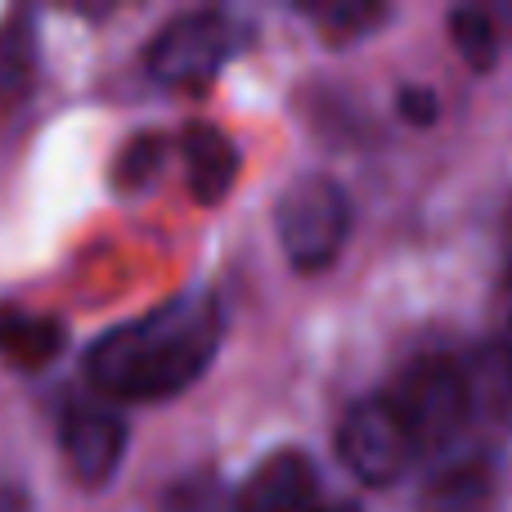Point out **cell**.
Segmentation results:
<instances>
[{"label": "cell", "mask_w": 512, "mask_h": 512, "mask_svg": "<svg viewBox=\"0 0 512 512\" xmlns=\"http://www.w3.org/2000/svg\"><path fill=\"white\" fill-rule=\"evenodd\" d=\"M274 230L297 270H328L351 234V198L328 176L292 180L288 194L279 198Z\"/></svg>", "instance_id": "3"}, {"label": "cell", "mask_w": 512, "mask_h": 512, "mask_svg": "<svg viewBox=\"0 0 512 512\" xmlns=\"http://www.w3.org/2000/svg\"><path fill=\"white\" fill-rule=\"evenodd\" d=\"M225 337L221 301L212 292H180L158 310L104 333L86 355V373L104 396L171 400L194 387Z\"/></svg>", "instance_id": "1"}, {"label": "cell", "mask_w": 512, "mask_h": 512, "mask_svg": "<svg viewBox=\"0 0 512 512\" xmlns=\"http://www.w3.org/2000/svg\"><path fill=\"white\" fill-rule=\"evenodd\" d=\"M243 27L221 9H198V14H180L167 23L149 45V72L162 86H207L225 63L239 54Z\"/></svg>", "instance_id": "4"}, {"label": "cell", "mask_w": 512, "mask_h": 512, "mask_svg": "<svg viewBox=\"0 0 512 512\" xmlns=\"http://www.w3.org/2000/svg\"><path fill=\"white\" fill-rule=\"evenodd\" d=\"M180 153H185L189 194L203 207H216L234 189V176H239V149H234V140L225 131H216V126L194 122L180 135Z\"/></svg>", "instance_id": "8"}, {"label": "cell", "mask_w": 512, "mask_h": 512, "mask_svg": "<svg viewBox=\"0 0 512 512\" xmlns=\"http://www.w3.org/2000/svg\"><path fill=\"white\" fill-rule=\"evenodd\" d=\"M337 454L342 463L369 486H391L409 459L418 454L414 436L405 432L400 414L391 409L387 396H369L360 405L346 409L342 427H337Z\"/></svg>", "instance_id": "5"}, {"label": "cell", "mask_w": 512, "mask_h": 512, "mask_svg": "<svg viewBox=\"0 0 512 512\" xmlns=\"http://www.w3.org/2000/svg\"><path fill=\"white\" fill-rule=\"evenodd\" d=\"M382 396L391 400V409L400 414V423L414 436L418 450H441L445 441H454L463 432V423L472 414L468 369L445 360V355H423L409 369H400V378Z\"/></svg>", "instance_id": "2"}, {"label": "cell", "mask_w": 512, "mask_h": 512, "mask_svg": "<svg viewBox=\"0 0 512 512\" xmlns=\"http://www.w3.org/2000/svg\"><path fill=\"white\" fill-rule=\"evenodd\" d=\"M490 504H495V472L481 459L445 468L423 495V512H490Z\"/></svg>", "instance_id": "10"}, {"label": "cell", "mask_w": 512, "mask_h": 512, "mask_svg": "<svg viewBox=\"0 0 512 512\" xmlns=\"http://www.w3.org/2000/svg\"><path fill=\"white\" fill-rule=\"evenodd\" d=\"M315 508H319V472L297 450L270 454L239 490V512H315Z\"/></svg>", "instance_id": "7"}, {"label": "cell", "mask_w": 512, "mask_h": 512, "mask_svg": "<svg viewBox=\"0 0 512 512\" xmlns=\"http://www.w3.org/2000/svg\"><path fill=\"white\" fill-rule=\"evenodd\" d=\"M400 113L409 117V122H418V126H427L436 117V95L432 90H423V86H414V90H400Z\"/></svg>", "instance_id": "15"}, {"label": "cell", "mask_w": 512, "mask_h": 512, "mask_svg": "<svg viewBox=\"0 0 512 512\" xmlns=\"http://www.w3.org/2000/svg\"><path fill=\"white\" fill-rule=\"evenodd\" d=\"M450 32H454V45L459 54L472 63L477 72H486L495 63V27L481 9H454L450 14Z\"/></svg>", "instance_id": "11"}, {"label": "cell", "mask_w": 512, "mask_h": 512, "mask_svg": "<svg viewBox=\"0 0 512 512\" xmlns=\"http://www.w3.org/2000/svg\"><path fill=\"white\" fill-rule=\"evenodd\" d=\"M158 162H162V140H153V135L131 140V144H126V153L117 158V185H122V189L144 185V180L158 171Z\"/></svg>", "instance_id": "13"}, {"label": "cell", "mask_w": 512, "mask_h": 512, "mask_svg": "<svg viewBox=\"0 0 512 512\" xmlns=\"http://www.w3.org/2000/svg\"><path fill=\"white\" fill-rule=\"evenodd\" d=\"M0 512H27V499L18 490H0Z\"/></svg>", "instance_id": "16"}, {"label": "cell", "mask_w": 512, "mask_h": 512, "mask_svg": "<svg viewBox=\"0 0 512 512\" xmlns=\"http://www.w3.org/2000/svg\"><path fill=\"white\" fill-rule=\"evenodd\" d=\"M63 454L81 486H108L126 454V423L104 405H77L63 418Z\"/></svg>", "instance_id": "6"}, {"label": "cell", "mask_w": 512, "mask_h": 512, "mask_svg": "<svg viewBox=\"0 0 512 512\" xmlns=\"http://www.w3.org/2000/svg\"><path fill=\"white\" fill-rule=\"evenodd\" d=\"M63 351V328L50 315L23 306H0V355L14 369H45Z\"/></svg>", "instance_id": "9"}, {"label": "cell", "mask_w": 512, "mask_h": 512, "mask_svg": "<svg viewBox=\"0 0 512 512\" xmlns=\"http://www.w3.org/2000/svg\"><path fill=\"white\" fill-rule=\"evenodd\" d=\"M319 27H324L333 41H351L364 27L382 23V5H360V0H342V5H319L315 9Z\"/></svg>", "instance_id": "12"}, {"label": "cell", "mask_w": 512, "mask_h": 512, "mask_svg": "<svg viewBox=\"0 0 512 512\" xmlns=\"http://www.w3.org/2000/svg\"><path fill=\"white\" fill-rule=\"evenodd\" d=\"M315 512H360V508H355V504H319Z\"/></svg>", "instance_id": "17"}, {"label": "cell", "mask_w": 512, "mask_h": 512, "mask_svg": "<svg viewBox=\"0 0 512 512\" xmlns=\"http://www.w3.org/2000/svg\"><path fill=\"white\" fill-rule=\"evenodd\" d=\"M490 369H495V387L504 391V405H512V306L504 315V328H499L495 346H490Z\"/></svg>", "instance_id": "14"}]
</instances>
